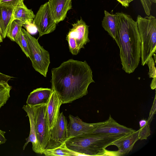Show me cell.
<instances>
[{
	"label": "cell",
	"mask_w": 156,
	"mask_h": 156,
	"mask_svg": "<svg viewBox=\"0 0 156 156\" xmlns=\"http://www.w3.org/2000/svg\"><path fill=\"white\" fill-rule=\"evenodd\" d=\"M51 89L58 95L62 104L72 102L88 93L92 83V71L86 61L69 59L52 69Z\"/></svg>",
	"instance_id": "1"
},
{
	"label": "cell",
	"mask_w": 156,
	"mask_h": 156,
	"mask_svg": "<svg viewBox=\"0 0 156 156\" xmlns=\"http://www.w3.org/2000/svg\"><path fill=\"white\" fill-rule=\"evenodd\" d=\"M117 17V44L120 49L122 69L128 74L134 72L140 58V39L136 21L122 12L115 13Z\"/></svg>",
	"instance_id": "2"
},
{
	"label": "cell",
	"mask_w": 156,
	"mask_h": 156,
	"mask_svg": "<svg viewBox=\"0 0 156 156\" xmlns=\"http://www.w3.org/2000/svg\"><path fill=\"white\" fill-rule=\"evenodd\" d=\"M126 135L86 133L68 139L65 143L69 149L81 155L115 156V151H109L106 148Z\"/></svg>",
	"instance_id": "3"
},
{
	"label": "cell",
	"mask_w": 156,
	"mask_h": 156,
	"mask_svg": "<svg viewBox=\"0 0 156 156\" xmlns=\"http://www.w3.org/2000/svg\"><path fill=\"white\" fill-rule=\"evenodd\" d=\"M136 21L140 39L141 65L144 66L156 53V18L151 15L144 17L138 15Z\"/></svg>",
	"instance_id": "4"
},
{
	"label": "cell",
	"mask_w": 156,
	"mask_h": 156,
	"mask_svg": "<svg viewBox=\"0 0 156 156\" xmlns=\"http://www.w3.org/2000/svg\"><path fill=\"white\" fill-rule=\"evenodd\" d=\"M21 30L27 41L29 50V58L34 69L46 77L50 63L48 51L44 49L38 40L31 36L24 29Z\"/></svg>",
	"instance_id": "5"
},
{
	"label": "cell",
	"mask_w": 156,
	"mask_h": 156,
	"mask_svg": "<svg viewBox=\"0 0 156 156\" xmlns=\"http://www.w3.org/2000/svg\"><path fill=\"white\" fill-rule=\"evenodd\" d=\"M67 34L66 40L68 42L70 52L73 55H76L82 48L90 41L88 38L89 26L87 25L81 17L72 24Z\"/></svg>",
	"instance_id": "6"
},
{
	"label": "cell",
	"mask_w": 156,
	"mask_h": 156,
	"mask_svg": "<svg viewBox=\"0 0 156 156\" xmlns=\"http://www.w3.org/2000/svg\"><path fill=\"white\" fill-rule=\"evenodd\" d=\"M46 104L33 106L36 133L41 154L46 148L50 136L46 116Z\"/></svg>",
	"instance_id": "7"
},
{
	"label": "cell",
	"mask_w": 156,
	"mask_h": 156,
	"mask_svg": "<svg viewBox=\"0 0 156 156\" xmlns=\"http://www.w3.org/2000/svg\"><path fill=\"white\" fill-rule=\"evenodd\" d=\"M34 21L39 33V37L55 30L57 24L52 16L48 2L40 6L35 15Z\"/></svg>",
	"instance_id": "8"
},
{
	"label": "cell",
	"mask_w": 156,
	"mask_h": 156,
	"mask_svg": "<svg viewBox=\"0 0 156 156\" xmlns=\"http://www.w3.org/2000/svg\"><path fill=\"white\" fill-rule=\"evenodd\" d=\"M68 139L67 121L62 112L59 113L54 126L50 130V138L45 149L57 147Z\"/></svg>",
	"instance_id": "9"
},
{
	"label": "cell",
	"mask_w": 156,
	"mask_h": 156,
	"mask_svg": "<svg viewBox=\"0 0 156 156\" xmlns=\"http://www.w3.org/2000/svg\"><path fill=\"white\" fill-rule=\"evenodd\" d=\"M135 130L121 125L110 115L108 119L87 133H103L126 135Z\"/></svg>",
	"instance_id": "10"
},
{
	"label": "cell",
	"mask_w": 156,
	"mask_h": 156,
	"mask_svg": "<svg viewBox=\"0 0 156 156\" xmlns=\"http://www.w3.org/2000/svg\"><path fill=\"white\" fill-rule=\"evenodd\" d=\"M69 122L68 124V139L87 133L101 124L102 122L87 123L83 122L78 116L72 115L69 116Z\"/></svg>",
	"instance_id": "11"
},
{
	"label": "cell",
	"mask_w": 156,
	"mask_h": 156,
	"mask_svg": "<svg viewBox=\"0 0 156 156\" xmlns=\"http://www.w3.org/2000/svg\"><path fill=\"white\" fill-rule=\"evenodd\" d=\"M49 8L52 16L57 24L66 18L72 9V0H48Z\"/></svg>",
	"instance_id": "12"
},
{
	"label": "cell",
	"mask_w": 156,
	"mask_h": 156,
	"mask_svg": "<svg viewBox=\"0 0 156 156\" xmlns=\"http://www.w3.org/2000/svg\"><path fill=\"white\" fill-rule=\"evenodd\" d=\"M62 104L58 94L52 90L46 108V116L49 130L56 122L60 113V108Z\"/></svg>",
	"instance_id": "13"
},
{
	"label": "cell",
	"mask_w": 156,
	"mask_h": 156,
	"mask_svg": "<svg viewBox=\"0 0 156 156\" xmlns=\"http://www.w3.org/2000/svg\"><path fill=\"white\" fill-rule=\"evenodd\" d=\"M139 129L135 130L115 140L111 144L118 148L115 156H121L128 154L131 151L135 143L139 140Z\"/></svg>",
	"instance_id": "14"
},
{
	"label": "cell",
	"mask_w": 156,
	"mask_h": 156,
	"mask_svg": "<svg viewBox=\"0 0 156 156\" xmlns=\"http://www.w3.org/2000/svg\"><path fill=\"white\" fill-rule=\"evenodd\" d=\"M23 109L27 114L29 118L30 126L29 135L26 139V142L23 147V149L24 150L29 143L30 142L32 143L33 151L36 153L40 154L34 126L33 107V106L27 105H24Z\"/></svg>",
	"instance_id": "15"
},
{
	"label": "cell",
	"mask_w": 156,
	"mask_h": 156,
	"mask_svg": "<svg viewBox=\"0 0 156 156\" xmlns=\"http://www.w3.org/2000/svg\"><path fill=\"white\" fill-rule=\"evenodd\" d=\"M52 90L51 88H39L34 90L28 96L26 103L31 106L47 104Z\"/></svg>",
	"instance_id": "16"
},
{
	"label": "cell",
	"mask_w": 156,
	"mask_h": 156,
	"mask_svg": "<svg viewBox=\"0 0 156 156\" xmlns=\"http://www.w3.org/2000/svg\"><path fill=\"white\" fill-rule=\"evenodd\" d=\"M14 8L11 6L0 4V28L3 39L6 37L10 25L14 20L12 13Z\"/></svg>",
	"instance_id": "17"
},
{
	"label": "cell",
	"mask_w": 156,
	"mask_h": 156,
	"mask_svg": "<svg viewBox=\"0 0 156 156\" xmlns=\"http://www.w3.org/2000/svg\"><path fill=\"white\" fill-rule=\"evenodd\" d=\"M117 23V17L116 14H111L105 10L104 16L102 21V26L116 43L117 42L116 33Z\"/></svg>",
	"instance_id": "18"
},
{
	"label": "cell",
	"mask_w": 156,
	"mask_h": 156,
	"mask_svg": "<svg viewBox=\"0 0 156 156\" xmlns=\"http://www.w3.org/2000/svg\"><path fill=\"white\" fill-rule=\"evenodd\" d=\"M12 15L14 20H20L23 23L27 21L33 20L35 16L33 12L28 9L24 4L15 7Z\"/></svg>",
	"instance_id": "19"
},
{
	"label": "cell",
	"mask_w": 156,
	"mask_h": 156,
	"mask_svg": "<svg viewBox=\"0 0 156 156\" xmlns=\"http://www.w3.org/2000/svg\"><path fill=\"white\" fill-rule=\"evenodd\" d=\"M42 154L46 156H80L79 153L69 149L66 146V143L60 146L52 149H45Z\"/></svg>",
	"instance_id": "20"
},
{
	"label": "cell",
	"mask_w": 156,
	"mask_h": 156,
	"mask_svg": "<svg viewBox=\"0 0 156 156\" xmlns=\"http://www.w3.org/2000/svg\"><path fill=\"white\" fill-rule=\"evenodd\" d=\"M23 23L21 21L14 20L11 23L7 31L6 37L11 41H15L16 37L20 31Z\"/></svg>",
	"instance_id": "21"
},
{
	"label": "cell",
	"mask_w": 156,
	"mask_h": 156,
	"mask_svg": "<svg viewBox=\"0 0 156 156\" xmlns=\"http://www.w3.org/2000/svg\"><path fill=\"white\" fill-rule=\"evenodd\" d=\"M12 89V86L9 84L8 82L0 81V109L10 98V92Z\"/></svg>",
	"instance_id": "22"
},
{
	"label": "cell",
	"mask_w": 156,
	"mask_h": 156,
	"mask_svg": "<svg viewBox=\"0 0 156 156\" xmlns=\"http://www.w3.org/2000/svg\"><path fill=\"white\" fill-rule=\"evenodd\" d=\"M140 129L139 133V140H147L151 135L150 125L147 122V120L141 119L139 122Z\"/></svg>",
	"instance_id": "23"
},
{
	"label": "cell",
	"mask_w": 156,
	"mask_h": 156,
	"mask_svg": "<svg viewBox=\"0 0 156 156\" xmlns=\"http://www.w3.org/2000/svg\"><path fill=\"white\" fill-rule=\"evenodd\" d=\"M15 41L19 45L27 57L29 58L30 53L28 44L21 29L16 37Z\"/></svg>",
	"instance_id": "24"
},
{
	"label": "cell",
	"mask_w": 156,
	"mask_h": 156,
	"mask_svg": "<svg viewBox=\"0 0 156 156\" xmlns=\"http://www.w3.org/2000/svg\"><path fill=\"white\" fill-rule=\"evenodd\" d=\"M147 64L149 69L148 73L149 77L152 78L153 80H156V69L155 66V62L154 58L151 57L148 60Z\"/></svg>",
	"instance_id": "25"
},
{
	"label": "cell",
	"mask_w": 156,
	"mask_h": 156,
	"mask_svg": "<svg viewBox=\"0 0 156 156\" xmlns=\"http://www.w3.org/2000/svg\"><path fill=\"white\" fill-rule=\"evenodd\" d=\"M23 26L26 29V31L30 34H35L37 31L34 23V19L27 21L23 23Z\"/></svg>",
	"instance_id": "26"
},
{
	"label": "cell",
	"mask_w": 156,
	"mask_h": 156,
	"mask_svg": "<svg viewBox=\"0 0 156 156\" xmlns=\"http://www.w3.org/2000/svg\"><path fill=\"white\" fill-rule=\"evenodd\" d=\"M24 0H0V4L8 5L15 8L23 4Z\"/></svg>",
	"instance_id": "27"
},
{
	"label": "cell",
	"mask_w": 156,
	"mask_h": 156,
	"mask_svg": "<svg viewBox=\"0 0 156 156\" xmlns=\"http://www.w3.org/2000/svg\"><path fill=\"white\" fill-rule=\"evenodd\" d=\"M156 110V94L155 96L154 100L150 112L149 117L147 120L148 124L150 125L153 119L154 115L155 114Z\"/></svg>",
	"instance_id": "28"
},
{
	"label": "cell",
	"mask_w": 156,
	"mask_h": 156,
	"mask_svg": "<svg viewBox=\"0 0 156 156\" xmlns=\"http://www.w3.org/2000/svg\"><path fill=\"white\" fill-rule=\"evenodd\" d=\"M13 78L12 76L6 75L0 72V81H4L8 82L12 78Z\"/></svg>",
	"instance_id": "29"
},
{
	"label": "cell",
	"mask_w": 156,
	"mask_h": 156,
	"mask_svg": "<svg viewBox=\"0 0 156 156\" xmlns=\"http://www.w3.org/2000/svg\"><path fill=\"white\" fill-rule=\"evenodd\" d=\"M119 2L122 6L127 8L129 6V3L134 0H116Z\"/></svg>",
	"instance_id": "30"
},
{
	"label": "cell",
	"mask_w": 156,
	"mask_h": 156,
	"mask_svg": "<svg viewBox=\"0 0 156 156\" xmlns=\"http://www.w3.org/2000/svg\"><path fill=\"white\" fill-rule=\"evenodd\" d=\"M5 132L0 129V144L5 143L6 140L5 136Z\"/></svg>",
	"instance_id": "31"
},
{
	"label": "cell",
	"mask_w": 156,
	"mask_h": 156,
	"mask_svg": "<svg viewBox=\"0 0 156 156\" xmlns=\"http://www.w3.org/2000/svg\"><path fill=\"white\" fill-rule=\"evenodd\" d=\"M3 39L2 37L1 30L0 28V43L2 42Z\"/></svg>",
	"instance_id": "32"
},
{
	"label": "cell",
	"mask_w": 156,
	"mask_h": 156,
	"mask_svg": "<svg viewBox=\"0 0 156 156\" xmlns=\"http://www.w3.org/2000/svg\"></svg>",
	"instance_id": "33"
}]
</instances>
